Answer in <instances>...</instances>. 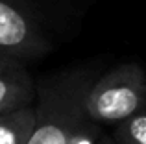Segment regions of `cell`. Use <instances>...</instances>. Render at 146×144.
I'll use <instances>...</instances> for the list:
<instances>
[{
    "instance_id": "7",
    "label": "cell",
    "mask_w": 146,
    "mask_h": 144,
    "mask_svg": "<svg viewBox=\"0 0 146 144\" xmlns=\"http://www.w3.org/2000/svg\"><path fill=\"white\" fill-rule=\"evenodd\" d=\"M100 144H115V141L111 137H107V135L102 133V137H100Z\"/></svg>"
},
{
    "instance_id": "6",
    "label": "cell",
    "mask_w": 146,
    "mask_h": 144,
    "mask_svg": "<svg viewBox=\"0 0 146 144\" xmlns=\"http://www.w3.org/2000/svg\"><path fill=\"white\" fill-rule=\"evenodd\" d=\"M111 139L115 144H146V111L118 122Z\"/></svg>"
},
{
    "instance_id": "5",
    "label": "cell",
    "mask_w": 146,
    "mask_h": 144,
    "mask_svg": "<svg viewBox=\"0 0 146 144\" xmlns=\"http://www.w3.org/2000/svg\"><path fill=\"white\" fill-rule=\"evenodd\" d=\"M33 105L0 116V144H24L33 126Z\"/></svg>"
},
{
    "instance_id": "3",
    "label": "cell",
    "mask_w": 146,
    "mask_h": 144,
    "mask_svg": "<svg viewBox=\"0 0 146 144\" xmlns=\"http://www.w3.org/2000/svg\"><path fill=\"white\" fill-rule=\"evenodd\" d=\"M52 50L43 24L21 0H0V55L28 63Z\"/></svg>"
},
{
    "instance_id": "2",
    "label": "cell",
    "mask_w": 146,
    "mask_h": 144,
    "mask_svg": "<svg viewBox=\"0 0 146 144\" xmlns=\"http://www.w3.org/2000/svg\"><path fill=\"white\" fill-rule=\"evenodd\" d=\"M85 115L91 122L113 124L146 111V74L137 63H120L96 76L85 94Z\"/></svg>"
},
{
    "instance_id": "4",
    "label": "cell",
    "mask_w": 146,
    "mask_h": 144,
    "mask_svg": "<svg viewBox=\"0 0 146 144\" xmlns=\"http://www.w3.org/2000/svg\"><path fill=\"white\" fill-rule=\"evenodd\" d=\"M35 102V79L21 59L0 55V116L30 107Z\"/></svg>"
},
{
    "instance_id": "1",
    "label": "cell",
    "mask_w": 146,
    "mask_h": 144,
    "mask_svg": "<svg viewBox=\"0 0 146 144\" xmlns=\"http://www.w3.org/2000/svg\"><path fill=\"white\" fill-rule=\"evenodd\" d=\"M94 78V69L76 67L35 81V116L24 144H70L89 120L83 100Z\"/></svg>"
}]
</instances>
